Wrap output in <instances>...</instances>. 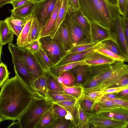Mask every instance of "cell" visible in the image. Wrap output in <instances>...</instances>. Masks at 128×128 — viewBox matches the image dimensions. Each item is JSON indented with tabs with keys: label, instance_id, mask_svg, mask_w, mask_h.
Instances as JSON below:
<instances>
[{
	"label": "cell",
	"instance_id": "cell-10",
	"mask_svg": "<svg viewBox=\"0 0 128 128\" xmlns=\"http://www.w3.org/2000/svg\"><path fill=\"white\" fill-rule=\"evenodd\" d=\"M89 21L90 26L91 41L97 44L107 40L118 39L115 33L112 32L110 29Z\"/></svg>",
	"mask_w": 128,
	"mask_h": 128
},
{
	"label": "cell",
	"instance_id": "cell-14",
	"mask_svg": "<svg viewBox=\"0 0 128 128\" xmlns=\"http://www.w3.org/2000/svg\"><path fill=\"white\" fill-rule=\"evenodd\" d=\"M123 16L121 15L117 16L113 20L110 28L114 30L122 50L128 57V44L126 42L124 29Z\"/></svg>",
	"mask_w": 128,
	"mask_h": 128
},
{
	"label": "cell",
	"instance_id": "cell-22",
	"mask_svg": "<svg viewBox=\"0 0 128 128\" xmlns=\"http://www.w3.org/2000/svg\"><path fill=\"white\" fill-rule=\"evenodd\" d=\"M32 55L45 73L48 72L54 65L42 48L41 44L38 51Z\"/></svg>",
	"mask_w": 128,
	"mask_h": 128
},
{
	"label": "cell",
	"instance_id": "cell-42",
	"mask_svg": "<svg viewBox=\"0 0 128 128\" xmlns=\"http://www.w3.org/2000/svg\"><path fill=\"white\" fill-rule=\"evenodd\" d=\"M98 80L95 76H90L82 84L84 91L94 88L98 85Z\"/></svg>",
	"mask_w": 128,
	"mask_h": 128
},
{
	"label": "cell",
	"instance_id": "cell-45",
	"mask_svg": "<svg viewBox=\"0 0 128 128\" xmlns=\"http://www.w3.org/2000/svg\"><path fill=\"white\" fill-rule=\"evenodd\" d=\"M84 94L88 97L95 101L97 102L104 95L102 91L84 93Z\"/></svg>",
	"mask_w": 128,
	"mask_h": 128
},
{
	"label": "cell",
	"instance_id": "cell-60",
	"mask_svg": "<svg viewBox=\"0 0 128 128\" xmlns=\"http://www.w3.org/2000/svg\"><path fill=\"white\" fill-rule=\"evenodd\" d=\"M112 4L117 6V0H107Z\"/></svg>",
	"mask_w": 128,
	"mask_h": 128
},
{
	"label": "cell",
	"instance_id": "cell-1",
	"mask_svg": "<svg viewBox=\"0 0 128 128\" xmlns=\"http://www.w3.org/2000/svg\"><path fill=\"white\" fill-rule=\"evenodd\" d=\"M36 96L16 76L8 78L0 91V116L3 120H18Z\"/></svg>",
	"mask_w": 128,
	"mask_h": 128
},
{
	"label": "cell",
	"instance_id": "cell-35",
	"mask_svg": "<svg viewBox=\"0 0 128 128\" xmlns=\"http://www.w3.org/2000/svg\"><path fill=\"white\" fill-rule=\"evenodd\" d=\"M56 78L60 84L67 86H72L75 85L74 76L70 70L63 72Z\"/></svg>",
	"mask_w": 128,
	"mask_h": 128
},
{
	"label": "cell",
	"instance_id": "cell-12",
	"mask_svg": "<svg viewBox=\"0 0 128 128\" xmlns=\"http://www.w3.org/2000/svg\"><path fill=\"white\" fill-rule=\"evenodd\" d=\"M52 39L59 45L64 54L72 47L66 25L64 22L60 25Z\"/></svg>",
	"mask_w": 128,
	"mask_h": 128
},
{
	"label": "cell",
	"instance_id": "cell-3",
	"mask_svg": "<svg viewBox=\"0 0 128 128\" xmlns=\"http://www.w3.org/2000/svg\"><path fill=\"white\" fill-rule=\"evenodd\" d=\"M91 67V76L97 78L98 84L94 88L84 91L85 93L102 91L110 88L122 76L128 74V65L122 62L116 61L112 64Z\"/></svg>",
	"mask_w": 128,
	"mask_h": 128
},
{
	"label": "cell",
	"instance_id": "cell-13",
	"mask_svg": "<svg viewBox=\"0 0 128 128\" xmlns=\"http://www.w3.org/2000/svg\"><path fill=\"white\" fill-rule=\"evenodd\" d=\"M68 14L81 28L86 38L91 41L89 21L80 9L74 10L69 8Z\"/></svg>",
	"mask_w": 128,
	"mask_h": 128
},
{
	"label": "cell",
	"instance_id": "cell-41",
	"mask_svg": "<svg viewBox=\"0 0 128 128\" xmlns=\"http://www.w3.org/2000/svg\"><path fill=\"white\" fill-rule=\"evenodd\" d=\"M74 126L71 121L65 118L57 120L51 128H73Z\"/></svg>",
	"mask_w": 128,
	"mask_h": 128
},
{
	"label": "cell",
	"instance_id": "cell-18",
	"mask_svg": "<svg viewBox=\"0 0 128 128\" xmlns=\"http://www.w3.org/2000/svg\"><path fill=\"white\" fill-rule=\"evenodd\" d=\"M70 71L75 76V85L82 84L92 74L91 66L86 64L78 65Z\"/></svg>",
	"mask_w": 128,
	"mask_h": 128
},
{
	"label": "cell",
	"instance_id": "cell-6",
	"mask_svg": "<svg viewBox=\"0 0 128 128\" xmlns=\"http://www.w3.org/2000/svg\"><path fill=\"white\" fill-rule=\"evenodd\" d=\"M90 124L96 128H126L128 122L111 119L95 112L84 111Z\"/></svg>",
	"mask_w": 128,
	"mask_h": 128
},
{
	"label": "cell",
	"instance_id": "cell-16",
	"mask_svg": "<svg viewBox=\"0 0 128 128\" xmlns=\"http://www.w3.org/2000/svg\"><path fill=\"white\" fill-rule=\"evenodd\" d=\"M96 112L102 116L128 122V107L121 106L100 110Z\"/></svg>",
	"mask_w": 128,
	"mask_h": 128
},
{
	"label": "cell",
	"instance_id": "cell-25",
	"mask_svg": "<svg viewBox=\"0 0 128 128\" xmlns=\"http://www.w3.org/2000/svg\"><path fill=\"white\" fill-rule=\"evenodd\" d=\"M46 73L34 79L33 85L36 91L40 96L48 98V78Z\"/></svg>",
	"mask_w": 128,
	"mask_h": 128
},
{
	"label": "cell",
	"instance_id": "cell-30",
	"mask_svg": "<svg viewBox=\"0 0 128 128\" xmlns=\"http://www.w3.org/2000/svg\"><path fill=\"white\" fill-rule=\"evenodd\" d=\"M94 51L115 61L128 62V58L118 55L105 47L100 46L99 43L95 46Z\"/></svg>",
	"mask_w": 128,
	"mask_h": 128
},
{
	"label": "cell",
	"instance_id": "cell-63",
	"mask_svg": "<svg viewBox=\"0 0 128 128\" xmlns=\"http://www.w3.org/2000/svg\"><path fill=\"white\" fill-rule=\"evenodd\" d=\"M0 44H1L0 40Z\"/></svg>",
	"mask_w": 128,
	"mask_h": 128
},
{
	"label": "cell",
	"instance_id": "cell-11",
	"mask_svg": "<svg viewBox=\"0 0 128 128\" xmlns=\"http://www.w3.org/2000/svg\"><path fill=\"white\" fill-rule=\"evenodd\" d=\"M19 48L24 61L34 79L46 73L40 67L33 55L24 48Z\"/></svg>",
	"mask_w": 128,
	"mask_h": 128
},
{
	"label": "cell",
	"instance_id": "cell-54",
	"mask_svg": "<svg viewBox=\"0 0 128 128\" xmlns=\"http://www.w3.org/2000/svg\"><path fill=\"white\" fill-rule=\"evenodd\" d=\"M69 3L70 8L74 10L80 9L79 0H69Z\"/></svg>",
	"mask_w": 128,
	"mask_h": 128
},
{
	"label": "cell",
	"instance_id": "cell-32",
	"mask_svg": "<svg viewBox=\"0 0 128 128\" xmlns=\"http://www.w3.org/2000/svg\"><path fill=\"white\" fill-rule=\"evenodd\" d=\"M56 120L54 118L50 109L43 115L36 128H51Z\"/></svg>",
	"mask_w": 128,
	"mask_h": 128
},
{
	"label": "cell",
	"instance_id": "cell-15",
	"mask_svg": "<svg viewBox=\"0 0 128 128\" xmlns=\"http://www.w3.org/2000/svg\"><path fill=\"white\" fill-rule=\"evenodd\" d=\"M38 0H33L16 8L10 10V17L14 18L24 19L32 16Z\"/></svg>",
	"mask_w": 128,
	"mask_h": 128
},
{
	"label": "cell",
	"instance_id": "cell-48",
	"mask_svg": "<svg viewBox=\"0 0 128 128\" xmlns=\"http://www.w3.org/2000/svg\"><path fill=\"white\" fill-rule=\"evenodd\" d=\"M103 96L117 105L121 106L128 107V100L118 98H106L104 96Z\"/></svg>",
	"mask_w": 128,
	"mask_h": 128
},
{
	"label": "cell",
	"instance_id": "cell-27",
	"mask_svg": "<svg viewBox=\"0 0 128 128\" xmlns=\"http://www.w3.org/2000/svg\"><path fill=\"white\" fill-rule=\"evenodd\" d=\"M33 17L31 16L26 21L23 28L16 39V44L23 48L28 44V38L32 24Z\"/></svg>",
	"mask_w": 128,
	"mask_h": 128
},
{
	"label": "cell",
	"instance_id": "cell-17",
	"mask_svg": "<svg viewBox=\"0 0 128 128\" xmlns=\"http://www.w3.org/2000/svg\"><path fill=\"white\" fill-rule=\"evenodd\" d=\"M60 0H57L50 18L40 28L39 38L50 36L55 27L60 5Z\"/></svg>",
	"mask_w": 128,
	"mask_h": 128
},
{
	"label": "cell",
	"instance_id": "cell-9",
	"mask_svg": "<svg viewBox=\"0 0 128 128\" xmlns=\"http://www.w3.org/2000/svg\"><path fill=\"white\" fill-rule=\"evenodd\" d=\"M64 22L66 25L72 47L92 42L86 38L81 28L68 13Z\"/></svg>",
	"mask_w": 128,
	"mask_h": 128
},
{
	"label": "cell",
	"instance_id": "cell-52",
	"mask_svg": "<svg viewBox=\"0 0 128 128\" xmlns=\"http://www.w3.org/2000/svg\"><path fill=\"white\" fill-rule=\"evenodd\" d=\"M116 93V96L118 98L128 100V88H125L118 92Z\"/></svg>",
	"mask_w": 128,
	"mask_h": 128
},
{
	"label": "cell",
	"instance_id": "cell-29",
	"mask_svg": "<svg viewBox=\"0 0 128 128\" xmlns=\"http://www.w3.org/2000/svg\"><path fill=\"white\" fill-rule=\"evenodd\" d=\"M118 39H108L99 42L100 44L120 56L128 58L118 42Z\"/></svg>",
	"mask_w": 128,
	"mask_h": 128
},
{
	"label": "cell",
	"instance_id": "cell-55",
	"mask_svg": "<svg viewBox=\"0 0 128 128\" xmlns=\"http://www.w3.org/2000/svg\"><path fill=\"white\" fill-rule=\"evenodd\" d=\"M124 29L127 43L128 44V18L123 16Z\"/></svg>",
	"mask_w": 128,
	"mask_h": 128
},
{
	"label": "cell",
	"instance_id": "cell-47",
	"mask_svg": "<svg viewBox=\"0 0 128 128\" xmlns=\"http://www.w3.org/2000/svg\"><path fill=\"white\" fill-rule=\"evenodd\" d=\"M128 86V74L124 75L116 81L110 88Z\"/></svg>",
	"mask_w": 128,
	"mask_h": 128
},
{
	"label": "cell",
	"instance_id": "cell-4",
	"mask_svg": "<svg viewBox=\"0 0 128 128\" xmlns=\"http://www.w3.org/2000/svg\"><path fill=\"white\" fill-rule=\"evenodd\" d=\"M53 104L48 98L35 99L18 120L20 128H36L42 116L50 109Z\"/></svg>",
	"mask_w": 128,
	"mask_h": 128
},
{
	"label": "cell",
	"instance_id": "cell-36",
	"mask_svg": "<svg viewBox=\"0 0 128 128\" xmlns=\"http://www.w3.org/2000/svg\"><path fill=\"white\" fill-rule=\"evenodd\" d=\"M97 44L91 42L87 43L79 44L73 47L64 54L60 60L69 54L82 52L94 48Z\"/></svg>",
	"mask_w": 128,
	"mask_h": 128
},
{
	"label": "cell",
	"instance_id": "cell-23",
	"mask_svg": "<svg viewBox=\"0 0 128 128\" xmlns=\"http://www.w3.org/2000/svg\"><path fill=\"white\" fill-rule=\"evenodd\" d=\"M78 102L76 100H70L53 102L62 107L71 113L73 118L75 128H77L78 123Z\"/></svg>",
	"mask_w": 128,
	"mask_h": 128
},
{
	"label": "cell",
	"instance_id": "cell-24",
	"mask_svg": "<svg viewBox=\"0 0 128 128\" xmlns=\"http://www.w3.org/2000/svg\"><path fill=\"white\" fill-rule=\"evenodd\" d=\"M82 64H86L84 62V59L79 61L52 66L50 69L48 73L56 78L63 72L70 70L77 66Z\"/></svg>",
	"mask_w": 128,
	"mask_h": 128
},
{
	"label": "cell",
	"instance_id": "cell-2",
	"mask_svg": "<svg viewBox=\"0 0 128 128\" xmlns=\"http://www.w3.org/2000/svg\"><path fill=\"white\" fill-rule=\"evenodd\" d=\"M80 10L90 21L110 29L113 20L121 15L116 6L107 0H79Z\"/></svg>",
	"mask_w": 128,
	"mask_h": 128
},
{
	"label": "cell",
	"instance_id": "cell-50",
	"mask_svg": "<svg viewBox=\"0 0 128 128\" xmlns=\"http://www.w3.org/2000/svg\"><path fill=\"white\" fill-rule=\"evenodd\" d=\"M30 18L22 19L14 18L10 17L6 18V19L14 24L18 26H22L24 25L26 21Z\"/></svg>",
	"mask_w": 128,
	"mask_h": 128
},
{
	"label": "cell",
	"instance_id": "cell-39",
	"mask_svg": "<svg viewBox=\"0 0 128 128\" xmlns=\"http://www.w3.org/2000/svg\"><path fill=\"white\" fill-rule=\"evenodd\" d=\"M120 107L121 106L115 104L102 96L97 102L96 108V111H97Z\"/></svg>",
	"mask_w": 128,
	"mask_h": 128
},
{
	"label": "cell",
	"instance_id": "cell-7",
	"mask_svg": "<svg viewBox=\"0 0 128 128\" xmlns=\"http://www.w3.org/2000/svg\"><path fill=\"white\" fill-rule=\"evenodd\" d=\"M57 0H38L32 15L39 21L41 28L50 18Z\"/></svg>",
	"mask_w": 128,
	"mask_h": 128
},
{
	"label": "cell",
	"instance_id": "cell-40",
	"mask_svg": "<svg viewBox=\"0 0 128 128\" xmlns=\"http://www.w3.org/2000/svg\"><path fill=\"white\" fill-rule=\"evenodd\" d=\"M50 110L54 118L56 120L64 118L67 112L62 107L54 103Z\"/></svg>",
	"mask_w": 128,
	"mask_h": 128
},
{
	"label": "cell",
	"instance_id": "cell-20",
	"mask_svg": "<svg viewBox=\"0 0 128 128\" xmlns=\"http://www.w3.org/2000/svg\"><path fill=\"white\" fill-rule=\"evenodd\" d=\"M60 5L54 28L50 35L52 39L61 24L64 21L69 8V0H60Z\"/></svg>",
	"mask_w": 128,
	"mask_h": 128
},
{
	"label": "cell",
	"instance_id": "cell-57",
	"mask_svg": "<svg viewBox=\"0 0 128 128\" xmlns=\"http://www.w3.org/2000/svg\"><path fill=\"white\" fill-rule=\"evenodd\" d=\"M16 0H0V8H2L4 5L10 3Z\"/></svg>",
	"mask_w": 128,
	"mask_h": 128
},
{
	"label": "cell",
	"instance_id": "cell-5",
	"mask_svg": "<svg viewBox=\"0 0 128 128\" xmlns=\"http://www.w3.org/2000/svg\"><path fill=\"white\" fill-rule=\"evenodd\" d=\"M12 56L15 76L28 87L38 97L33 85L34 79L30 73L22 59L19 47L11 42L8 47Z\"/></svg>",
	"mask_w": 128,
	"mask_h": 128
},
{
	"label": "cell",
	"instance_id": "cell-21",
	"mask_svg": "<svg viewBox=\"0 0 128 128\" xmlns=\"http://www.w3.org/2000/svg\"><path fill=\"white\" fill-rule=\"evenodd\" d=\"M96 46L94 48L82 52L69 54L60 60L53 66L83 60L89 54L95 51Z\"/></svg>",
	"mask_w": 128,
	"mask_h": 128
},
{
	"label": "cell",
	"instance_id": "cell-37",
	"mask_svg": "<svg viewBox=\"0 0 128 128\" xmlns=\"http://www.w3.org/2000/svg\"><path fill=\"white\" fill-rule=\"evenodd\" d=\"M78 112V123L77 128H89L90 123L85 112L81 108L78 102L77 103Z\"/></svg>",
	"mask_w": 128,
	"mask_h": 128
},
{
	"label": "cell",
	"instance_id": "cell-38",
	"mask_svg": "<svg viewBox=\"0 0 128 128\" xmlns=\"http://www.w3.org/2000/svg\"><path fill=\"white\" fill-rule=\"evenodd\" d=\"M46 75L48 78V90L63 92L60 84L58 82L55 78L48 73H46Z\"/></svg>",
	"mask_w": 128,
	"mask_h": 128
},
{
	"label": "cell",
	"instance_id": "cell-28",
	"mask_svg": "<svg viewBox=\"0 0 128 128\" xmlns=\"http://www.w3.org/2000/svg\"><path fill=\"white\" fill-rule=\"evenodd\" d=\"M63 92L73 97L78 101L84 94V88L82 84L75 85L72 86H67L60 84Z\"/></svg>",
	"mask_w": 128,
	"mask_h": 128
},
{
	"label": "cell",
	"instance_id": "cell-46",
	"mask_svg": "<svg viewBox=\"0 0 128 128\" xmlns=\"http://www.w3.org/2000/svg\"><path fill=\"white\" fill-rule=\"evenodd\" d=\"M5 20L7 22L14 34L16 35L17 37H18L21 32L24 25L20 26L15 25L6 19Z\"/></svg>",
	"mask_w": 128,
	"mask_h": 128
},
{
	"label": "cell",
	"instance_id": "cell-8",
	"mask_svg": "<svg viewBox=\"0 0 128 128\" xmlns=\"http://www.w3.org/2000/svg\"><path fill=\"white\" fill-rule=\"evenodd\" d=\"M40 41L42 48L54 65L65 54L59 45L50 36L40 38Z\"/></svg>",
	"mask_w": 128,
	"mask_h": 128
},
{
	"label": "cell",
	"instance_id": "cell-56",
	"mask_svg": "<svg viewBox=\"0 0 128 128\" xmlns=\"http://www.w3.org/2000/svg\"><path fill=\"white\" fill-rule=\"evenodd\" d=\"M66 111L67 112L64 118L67 120H70L74 126V120L72 114L68 111Z\"/></svg>",
	"mask_w": 128,
	"mask_h": 128
},
{
	"label": "cell",
	"instance_id": "cell-31",
	"mask_svg": "<svg viewBox=\"0 0 128 128\" xmlns=\"http://www.w3.org/2000/svg\"><path fill=\"white\" fill-rule=\"evenodd\" d=\"M41 27L39 22L36 17L33 18L32 20L28 38V44L39 39Z\"/></svg>",
	"mask_w": 128,
	"mask_h": 128
},
{
	"label": "cell",
	"instance_id": "cell-34",
	"mask_svg": "<svg viewBox=\"0 0 128 128\" xmlns=\"http://www.w3.org/2000/svg\"><path fill=\"white\" fill-rule=\"evenodd\" d=\"M82 109L84 111L90 112L96 108L97 102L90 98L84 94L78 101Z\"/></svg>",
	"mask_w": 128,
	"mask_h": 128
},
{
	"label": "cell",
	"instance_id": "cell-51",
	"mask_svg": "<svg viewBox=\"0 0 128 128\" xmlns=\"http://www.w3.org/2000/svg\"><path fill=\"white\" fill-rule=\"evenodd\" d=\"M128 88V86L113 87L108 88L102 91L104 95L109 93H117Z\"/></svg>",
	"mask_w": 128,
	"mask_h": 128
},
{
	"label": "cell",
	"instance_id": "cell-26",
	"mask_svg": "<svg viewBox=\"0 0 128 128\" xmlns=\"http://www.w3.org/2000/svg\"><path fill=\"white\" fill-rule=\"evenodd\" d=\"M14 35L6 21L0 20V39L1 44L4 45L12 42Z\"/></svg>",
	"mask_w": 128,
	"mask_h": 128
},
{
	"label": "cell",
	"instance_id": "cell-62",
	"mask_svg": "<svg viewBox=\"0 0 128 128\" xmlns=\"http://www.w3.org/2000/svg\"><path fill=\"white\" fill-rule=\"evenodd\" d=\"M3 121L2 119V118L0 116V122Z\"/></svg>",
	"mask_w": 128,
	"mask_h": 128
},
{
	"label": "cell",
	"instance_id": "cell-33",
	"mask_svg": "<svg viewBox=\"0 0 128 128\" xmlns=\"http://www.w3.org/2000/svg\"><path fill=\"white\" fill-rule=\"evenodd\" d=\"M48 98L53 102L76 100L73 97L66 94L63 92L48 90Z\"/></svg>",
	"mask_w": 128,
	"mask_h": 128
},
{
	"label": "cell",
	"instance_id": "cell-19",
	"mask_svg": "<svg viewBox=\"0 0 128 128\" xmlns=\"http://www.w3.org/2000/svg\"><path fill=\"white\" fill-rule=\"evenodd\" d=\"M116 61L95 51L91 53L84 59L85 63L90 66L112 64Z\"/></svg>",
	"mask_w": 128,
	"mask_h": 128
},
{
	"label": "cell",
	"instance_id": "cell-53",
	"mask_svg": "<svg viewBox=\"0 0 128 128\" xmlns=\"http://www.w3.org/2000/svg\"><path fill=\"white\" fill-rule=\"evenodd\" d=\"M33 0H16L10 3L12 5L13 8H16Z\"/></svg>",
	"mask_w": 128,
	"mask_h": 128
},
{
	"label": "cell",
	"instance_id": "cell-61",
	"mask_svg": "<svg viewBox=\"0 0 128 128\" xmlns=\"http://www.w3.org/2000/svg\"><path fill=\"white\" fill-rule=\"evenodd\" d=\"M2 45L1 44H0V63L1 60V55L2 50Z\"/></svg>",
	"mask_w": 128,
	"mask_h": 128
},
{
	"label": "cell",
	"instance_id": "cell-58",
	"mask_svg": "<svg viewBox=\"0 0 128 128\" xmlns=\"http://www.w3.org/2000/svg\"><path fill=\"white\" fill-rule=\"evenodd\" d=\"M103 96L106 98H118L116 96V93H109L104 94Z\"/></svg>",
	"mask_w": 128,
	"mask_h": 128
},
{
	"label": "cell",
	"instance_id": "cell-59",
	"mask_svg": "<svg viewBox=\"0 0 128 128\" xmlns=\"http://www.w3.org/2000/svg\"><path fill=\"white\" fill-rule=\"evenodd\" d=\"M20 128V126L18 121L16 122H14L7 127V128Z\"/></svg>",
	"mask_w": 128,
	"mask_h": 128
},
{
	"label": "cell",
	"instance_id": "cell-43",
	"mask_svg": "<svg viewBox=\"0 0 128 128\" xmlns=\"http://www.w3.org/2000/svg\"><path fill=\"white\" fill-rule=\"evenodd\" d=\"M10 73L6 65L3 62L0 63V88L8 78Z\"/></svg>",
	"mask_w": 128,
	"mask_h": 128
},
{
	"label": "cell",
	"instance_id": "cell-49",
	"mask_svg": "<svg viewBox=\"0 0 128 128\" xmlns=\"http://www.w3.org/2000/svg\"><path fill=\"white\" fill-rule=\"evenodd\" d=\"M117 6L120 14L123 16L128 0H117Z\"/></svg>",
	"mask_w": 128,
	"mask_h": 128
},
{
	"label": "cell",
	"instance_id": "cell-44",
	"mask_svg": "<svg viewBox=\"0 0 128 128\" xmlns=\"http://www.w3.org/2000/svg\"><path fill=\"white\" fill-rule=\"evenodd\" d=\"M40 45V39H38L28 44L23 48L30 54L34 55L38 51Z\"/></svg>",
	"mask_w": 128,
	"mask_h": 128
}]
</instances>
